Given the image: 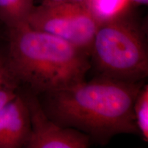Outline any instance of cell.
<instances>
[{"mask_svg": "<svg viewBox=\"0 0 148 148\" xmlns=\"http://www.w3.org/2000/svg\"><path fill=\"white\" fill-rule=\"evenodd\" d=\"M145 83L96 76L38 98L45 113L56 123L79 131L91 142L103 146L116 135H139L134 105Z\"/></svg>", "mask_w": 148, "mask_h": 148, "instance_id": "6da1fadb", "label": "cell"}, {"mask_svg": "<svg viewBox=\"0 0 148 148\" xmlns=\"http://www.w3.org/2000/svg\"><path fill=\"white\" fill-rule=\"evenodd\" d=\"M8 29L5 57L19 87L38 96L85 79L91 68L86 51L27 23Z\"/></svg>", "mask_w": 148, "mask_h": 148, "instance_id": "7a4b0ae2", "label": "cell"}, {"mask_svg": "<svg viewBox=\"0 0 148 148\" xmlns=\"http://www.w3.org/2000/svg\"><path fill=\"white\" fill-rule=\"evenodd\" d=\"M96 76L125 82L148 76L147 34L127 12L99 23L90 50Z\"/></svg>", "mask_w": 148, "mask_h": 148, "instance_id": "3957f363", "label": "cell"}, {"mask_svg": "<svg viewBox=\"0 0 148 148\" xmlns=\"http://www.w3.org/2000/svg\"><path fill=\"white\" fill-rule=\"evenodd\" d=\"M26 23L32 28L60 37L90 54L100 21L86 5L43 2L35 5Z\"/></svg>", "mask_w": 148, "mask_h": 148, "instance_id": "277c9868", "label": "cell"}, {"mask_svg": "<svg viewBox=\"0 0 148 148\" xmlns=\"http://www.w3.org/2000/svg\"><path fill=\"white\" fill-rule=\"evenodd\" d=\"M23 94L30 119L31 130L26 148H87L89 137L71 127H64L50 119L42 108L38 96Z\"/></svg>", "mask_w": 148, "mask_h": 148, "instance_id": "5b68a950", "label": "cell"}, {"mask_svg": "<svg viewBox=\"0 0 148 148\" xmlns=\"http://www.w3.org/2000/svg\"><path fill=\"white\" fill-rule=\"evenodd\" d=\"M30 130L28 108L19 92L0 110V148L25 147Z\"/></svg>", "mask_w": 148, "mask_h": 148, "instance_id": "8992f818", "label": "cell"}, {"mask_svg": "<svg viewBox=\"0 0 148 148\" xmlns=\"http://www.w3.org/2000/svg\"><path fill=\"white\" fill-rule=\"evenodd\" d=\"M34 0H0V21L8 28L26 23Z\"/></svg>", "mask_w": 148, "mask_h": 148, "instance_id": "52a82bcc", "label": "cell"}, {"mask_svg": "<svg viewBox=\"0 0 148 148\" xmlns=\"http://www.w3.org/2000/svg\"><path fill=\"white\" fill-rule=\"evenodd\" d=\"M19 92V86L7 64L5 53L0 52V110Z\"/></svg>", "mask_w": 148, "mask_h": 148, "instance_id": "ba28073f", "label": "cell"}, {"mask_svg": "<svg viewBox=\"0 0 148 148\" xmlns=\"http://www.w3.org/2000/svg\"><path fill=\"white\" fill-rule=\"evenodd\" d=\"M129 3V0H92L89 8L101 22L127 12Z\"/></svg>", "mask_w": 148, "mask_h": 148, "instance_id": "9c48e42d", "label": "cell"}, {"mask_svg": "<svg viewBox=\"0 0 148 148\" xmlns=\"http://www.w3.org/2000/svg\"><path fill=\"white\" fill-rule=\"evenodd\" d=\"M134 112L139 136L148 141V85L143 84L138 92L134 105Z\"/></svg>", "mask_w": 148, "mask_h": 148, "instance_id": "30bf717a", "label": "cell"}, {"mask_svg": "<svg viewBox=\"0 0 148 148\" xmlns=\"http://www.w3.org/2000/svg\"><path fill=\"white\" fill-rule=\"evenodd\" d=\"M92 0H44L43 2L46 3H61V2H73L82 3L88 5Z\"/></svg>", "mask_w": 148, "mask_h": 148, "instance_id": "8fae6325", "label": "cell"}, {"mask_svg": "<svg viewBox=\"0 0 148 148\" xmlns=\"http://www.w3.org/2000/svg\"><path fill=\"white\" fill-rule=\"evenodd\" d=\"M130 2L138 3V4H143L147 5L148 3V0H129Z\"/></svg>", "mask_w": 148, "mask_h": 148, "instance_id": "7c38bea8", "label": "cell"}, {"mask_svg": "<svg viewBox=\"0 0 148 148\" xmlns=\"http://www.w3.org/2000/svg\"><path fill=\"white\" fill-rule=\"evenodd\" d=\"M0 23H1V21H0Z\"/></svg>", "mask_w": 148, "mask_h": 148, "instance_id": "4fadbf2b", "label": "cell"}]
</instances>
